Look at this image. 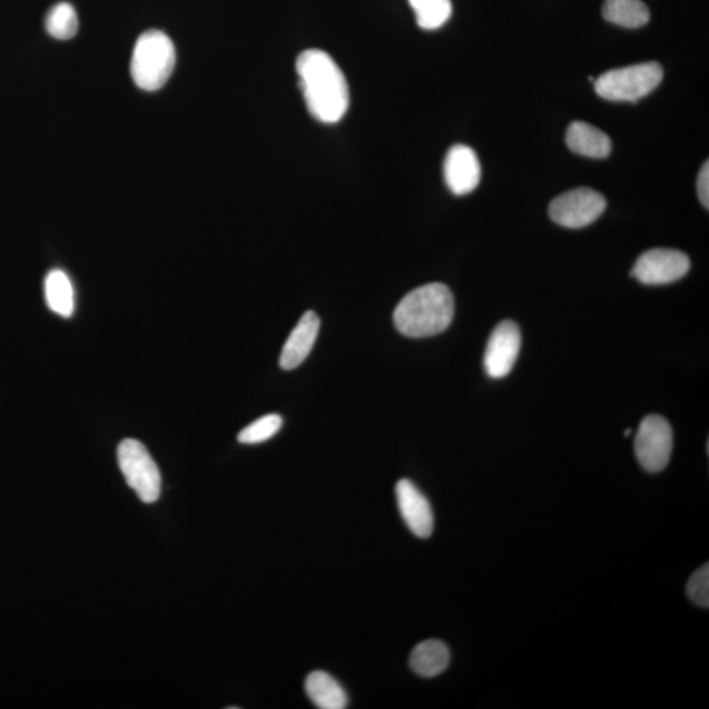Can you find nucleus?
I'll return each instance as SVG.
<instances>
[{"label": "nucleus", "instance_id": "nucleus-1", "mask_svg": "<svg viewBox=\"0 0 709 709\" xmlns=\"http://www.w3.org/2000/svg\"><path fill=\"white\" fill-rule=\"evenodd\" d=\"M308 110L323 124H336L350 106V90L338 63L322 50L310 49L296 62Z\"/></svg>", "mask_w": 709, "mask_h": 709}, {"label": "nucleus", "instance_id": "nucleus-2", "mask_svg": "<svg viewBox=\"0 0 709 709\" xmlns=\"http://www.w3.org/2000/svg\"><path fill=\"white\" fill-rule=\"evenodd\" d=\"M455 314L451 289L431 283L411 291L398 303L393 320L396 329L409 338L440 334L450 328Z\"/></svg>", "mask_w": 709, "mask_h": 709}, {"label": "nucleus", "instance_id": "nucleus-3", "mask_svg": "<svg viewBox=\"0 0 709 709\" xmlns=\"http://www.w3.org/2000/svg\"><path fill=\"white\" fill-rule=\"evenodd\" d=\"M176 63V47L169 36L148 31L136 42L130 74L141 90L157 91L168 83Z\"/></svg>", "mask_w": 709, "mask_h": 709}, {"label": "nucleus", "instance_id": "nucleus-4", "mask_svg": "<svg viewBox=\"0 0 709 709\" xmlns=\"http://www.w3.org/2000/svg\"><path fill=\"white\" fill-rule=\"evenodd\" d=\"M662 78L661 64L647 62L607 71L597 79L595 84L600 98L633 103L653 92Z\"/></svg>", "mask_w": 709, "mask_h": 709}, {"label": "nucleus", "instance_id": "nucleus-5", "mask_svg": "<svg viewBox=\"0 0 709 709\" xmlns=\"http://www.w3.org/2000/svg\"><path fill=\"white\" fill-rule=\"evenodd\" d=\"M121 473L130 489L143 503H154L161 497L162 477L147 447L136 439L122 440L118 448Z\"/></svg>", "mask_w": 709, "mask_h": 709}, {"label": "nucleus", "instance_id": "nucleus-6", "mask_svg": "<svg viewBox=\"0 0 709 709\" xmlns=\"http://www.w3.org/2000/svg\"><path fill=\"white\" fill-rule=\"evenodd\" d=\"M635 452L639 465L650 473L668 467L672 452V429L661 416L642 419L635 438Z\"/></svg>", "mask_w": 709, "mask_h": 709}, {"label": "nucleus", "instance_id": "nucleus-7", "mask_svg": "<svg viewBox=\"0 0 709 709\" xmlns=\"http://www.w3.org/2000/svg\"><path fill=\"white\" fill-rule=\"evenodd\" d=\"M606 207L602 193L582 187L556 198L549 206V216L563 228L581 229L597 221Z\"/></svg>", "mask_w": 709, "mask_h": 709}, {"label": "nucleus", "instance_id": "nucleus-8", "mask_svg": "<svg viewBox=\"0 0 709 709\" xmlns=\"http://www.w3.org/2000/svg\"><path fill=\"white\" fill-rule=\"evenodd\" d=\"M690 258L675 249H652L636 260L632 277L647 286L675 283L690 271Z\"/></svg>", "mask_w": 709, "mask_h": 709}, {"label": "nucleus", "instance_id": "nucleus-9", "mask_svg": "<svg viewBox=\"0 0 709 709\" xmlns=\"http://www.w3.org/2000/svg\"><path fill=\"white\" fill-rule=\"evenodd\" d=\"M522 346V334L518 324L503 321L491 332L483 354L485 371L491 379L506 378L516 366Z\"/></svg>", "mask_w": 709, "mask_h": 709}, {"label": "nucleus", "instance_id": "nucleus-10", "mask_svg": "<svg viewBox=\"0 0 709 709\" xmlns=\"http://www.w3.org/2000/svg\"><path fill=\"white\" fill-rule=\"evenodd\" d=\"M398 510L405 525L417 538H430L433 532V512L429 499L415 482L403 479L396 485Z\"/></svg>", "mask_w": 709, "mask_h": 709}, {"label": "nucleus", "instance_id": "nucleus-11", "mask_svg": "<svg viewBox=\"0 0 709 709\" xmlns=\"http://www.w3.org/2000/svg\"><path fill=\"white\" fill-rule=\"evenodd\" d=\"M445 179L458 197L473 192L481 180V164L476 151L467 144H455L446 157Z\"/></svg>", "mask_w": 709, "mask_h": 709}, {"label": "nucleus", "instance_id": "nucleus-12", "mask_svg": "<svg viewBox=\"0 0 709 709\" xmlns=\"http://www.w3.org/2000/svg\"><path fill=\"white\" fill-rule=\"evenodd\" d=\"M321 321L314 312H307L300 318L298 324L289 334L281 350L280 367L286 371H292L306 361L317 341Z\"/></svg>", "mask_w": 709, "mask_h": 709}, {"label": "nucleus", "instance_id": "nucleus-13", "mask_svg": "<svg viewBox=\"0 0 709 709\" xmlns=\"http://www.w3.org/2000/svg\"><path fill=\"white\" fill-rule=\"evenodd\" d=\"M567 143L576 154L596 159L609 157L612 149L609 136L583 121L571 122L567 132Z\"/></svg>", "mask_w": 709, "mask_h": 709}, {"label": "nucleus", "instance_id": "nucleus-14", "mask_svg": "<svg viewBox=\"0 0 709 709\" xmlns=\"http://www.w3.org/2000/svg\"><path fill=\"white\" fill-rule=\"evenodd\" d=\"M306 692L317 708L344 709L349 706L344 687L327 671L310 672L306 679Z\"/></svg>", "mask_w": 709, "mask_h": 709}, {"label": "nucleus", "instance_id": "nucleus-15", "mask_svg": "<svg viewBox=\"0 0 709 709\" xmlns=\"http://www.w3.org/2000/svg\"><path fill=\"white\" fill-rule=\"evenodd\" d=\"M451 662L450 648L440 640H426L412 649L409 665L417 676L433 678L445 672Z\"/></svg>", "mask_w": 709, "mask_h": 709}, {"label": "nucleus", "instance_id": "nucleus-16", "mask_svg": "<svg viewBox=\"0 0 709 709\" xmlns=\"http://www.w3.org/2000/svg\"><path fill=\"white\" fill-rule=\"evenodd\" d=\"M603 18L625 28H640L648 23L650 12L642 0H606Z\"/></svg>", "mask_w": 709, "mask_h": 709}, {"label": "nucleus", "instance_id": "nucleus-17", "mask_svg": "<svg viewBox=\"0 0 709 709\" xmlns=\"http://www.w3.org/2000/svg\"><path fill=\"white\" fill-rule=\"evenodd\" d=\"M46 299L56 314L69 318L74 313V288L67 273L61 270L49 272L46 279Z\"/></svg>", "mask_w": 709, "mask_h": 709}, {"label": "nucleus", "instance_id": "nucleus-18", "mask_svg": "<svg viewBox=\"0 0 709 709\" xmlns=\"http://www.w3.org/2000/svg\"><path fill=\"white\" fill-rule=\"evenodd\" d=\"M419 27L433 31L443 27L452 14L451 0H409Z\"/></svg>", "mask_w": 709, "mask_h": 709}, {"label": "nucleus", "instance_id": "nucleus-19", "mask_svg": "<svg viewBox=\"0 0 709 709\" xmlns=\"http://www.w3.org/2000/svg\"><path fill=\"white\" fill-rule=\"evenodd\" d=\"M47 31L58 40H70L78 32V17L69 3H58L48 12Z\"/></svg>", "mask_w": 709, "mask_h": 709}, {"label": "nucleus", "instance_id": "nucleus-20", "mask_svg": "<svg viewBox=\"0 0 709 709\" xmlns=\"http://www.w3.org/2000/svg\"><path fill=\"white\" fill-rule=\"evenodd\" d=\"M283 427V418L269 415L257 419L238 433V441L242 445H259L272 439Z\"/></svg>", "mask_w": 709, "mask_h": 709}, {"label": "nucleus", "instance_id": "nucleus-21", "mask_svg": "<svg viewBox=\"0 0 709 709\" xmlns=\"http://www.w3.org/2000/svg\"><path fill=\"white\" fill-rule=\"evenodd\" d=\"M687 595L699 607H709V566L699 568L687 583Z\"/></svg>", "mask_w": 709, "mask_h": 709}, {"label": "nucleus", "instance_id": "nucleus-22", "mask_svg": "<svg viewBox=\"0 0 709 709\" xmlns=\"http://www.w3.org/2000/svg\"><path fill=\"white\" fill-rule=\"evenodd\" d=\"M698 194L701 204L706 209L709 207V164L706 162L698 177Z\"/></svg>", "mask_w": 709, "mask_h": 709}, {"label": "nucleus", "instance_id": "nucleus-23", "mask_svg": "<svg viewBox=\"0 0 709 709\" xmlns=\"http://www.w3.org/2000/svg\"><path fill=\"white\" fill-rule=\"evenodd\" d=\"M631 432H632V430H631V429H627V430H626V432H625V436H626V437H629V436H631Z\"/></svg>", "mask_w": 709, "mask_h": 709}]
</instances>
